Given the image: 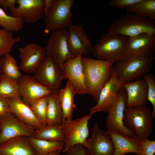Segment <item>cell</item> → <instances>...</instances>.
Wrapping results in <instances>:
<instances>
[{
    "label": "cell",
    "mask_w": 155,
    "mask_h": 155,
    "mask_svg": "<svg viewBox=\"0 0 155 155\" xmlns=\"http://www.w3.org/2000/svg\"><path fill=\"white\" fill-rule=\"evenodd\" d=\"M82 64L86 86L90 94L97 102L101 89L111 75L114 63L83 56Z\"/></svg>",
    "instance_id": "1"
},
{
    "label": "cell",
    "mask_w": 155,
    "mask_h": 155,
    "mask_svg": "<svg viewBox=\"0 0 155 155\" xmlns=\"http://www.w3.org/2000/svg\"><path fill=\"white\" fill-rule=\"evenodd\" d=\"M128 38L108 33L103 34L93 46L91 53L98 59L109 61L114 63L118 62L129 54Z\"/></svg>",
    "instance_id": "2"
},
{
    "label": "cell",
    "mask_w": 155,
    "mask_h": 155,
    "mask_svg": "<svg viewBox=\"0 0 155 155\" xmlns=\"http://www.w3.org/2000/svg\"><path fill=\"white\" fill-rule=\"evenodd\" d=\"M154 56L148 57L129 54L121 60L114 63L113 69L117 78L126 83L142 78L152 69Z\"/></svg>",
    "instance_id": "3"
},
{
    "label": "cell",
    "mask_w": 155,
    "mask_h": 155,
    "mask_svg": "<svg viewBox=\"0 0 155 155\" xmlns=\"http://www.w3.org/2000/svg\"><path fill=\"white\" fill-rule=\"evenodd\" d=\"M108 33L128 37L147 33L155 35V21L150 18L128 13L123 15L113 22Z\"/></svg>",
    "instance_id": "4"
},
{
    "label": "cell",
    "mask_w": 155,
    "mask_h": 155,
    "mask_svg": "<svg viewBox=\"0 0 155 155\" xmlns=\"http://www.w3.org/2000/svg\"><path fill=\"white\" fill-rule=\"evenodd\" d=\"M152 117L150 108L146 105L125 108L124 123L141 140L148 138L152 131Z\"/></svg>",
    "instance_id": "5"
},
{
    "label": "cell",
    "mask_w": 155,
    "mask_h": 155,
    "mask_svg": "<svg viewBox=\"0 0 155 155\" xmlns=\"http://www.w3.org/2000/svg\"><path fill=\"white\" fill-rule=\"evenodd\" d=\"M92 115L90 114L74 120L63 119L60 126L65 133L63 153L76 145L86 146L89 134L88 122Z\"/></svg>",
    "instance_id": "6"
},
{
    "label": "cell",
    "mask_w": 155,
    "mask_h": 155,
    "mask_svg": "<svg viewBox=\"0 0 155 155\" xmlns=\"http://www.w3.org/2000/svg\"><path fill=\"white\" fill-rule=\"evenodd\" d=\"M74 0H53L44 19L45 32L47 33L65 28L71 24L73 18L71 7Z\"/></svg>",
    "instance_id": "7"
},
{
    "label": "cell",
    "mask_w": 155,
    "mask_h": 155,
    "mask_svg": "<svg viewBox=\"0 0 155 155\" xmlns=\"http://www.w3.org/2000/svg\"><path fill=\"white\" fill-rule=\"evenodd\" d=\"M127 101V94L123 87L116 100L108 111L105 126L107 129L119 132L131 137L136 136L134 132L125 125L123 121Z\"/></svg>",
    "instance_id": "8"
},
{
    "label": "cell",
    "mask_w": 155,
    "mask_h": 155,
    "mask_svg": "<svg viewBox=\"0 0 155 155\" xmlns=\"http://www.w3.org/2000/svg\"><path fill=\"white\" fill-rule=\"evenodd\" d=\"M67 34L65 28L53 31L44 48L46 55L51 57L60 67L64 62L75 57L69 50Z\"/></svg>",
    "instance_id": "9"
},
{
    "label": "cell",
    "mask_w": 155,
    "mask_h": 155,
    "mask_svg": "<svg viewBox=\"0 0 155 155\" xmlns=\"http://www.w3.org/2000/svg\"><path fill=\"white\" fill-rule=\"evenodd\" d=\"M34 73L38 81L57 94L63 78L60 68L51 57L47 56Z\"/></svg>",
    "instance_id": "10"
},
{
    "label": "cell",
    "mask_w": 155,
    "mask_h": 155,
    "mask_svg": "<svg viewBox=\"0 0 155 155\" xmlns=\"http://www.w3.org/2000/svg\"><path fill=\"white\" fill-rule=\"evenodd\" d=\"M35 131L9 113L0 118V146L19 136L34 137Z\"/></svg>",
    "instance_id": "11"
},
{
    "label": "cell",
    "mask_w": 155,
    "mask_h": 155,
    "mask_svg": "<svg viewBox=\"0 0 155 155\" xmlns=\"http://www.w3.org/2000/svg\"><path fill=\"white\" fill-rule=\"evenodd\" d=\"M82 55H79L64 62L60 67L63 79H68L77 94H90L86 86L82 64Z\"/></svg>",
    "instance_id": "12"
},
{
    "label": "cell",
    "mask_w": 155,
    "mask_h": 155,
    "mask_svg": "<svg viewBox=\"0 0 155 155\" xmlns=\"http://www.w3.org/2000/svg\"><path fill=\"white\" fill-rule=\"evenodd\" d=\"M125 83L117 78L113 69L110 79L100 91L96 104L90 108V114L107 112L116 100Z\"/></svg>",
    "instance_id": "13"
},
{
    "label": "cell",
    "mask_w": 155,
    "mask_h": 155,
    "mask_svg": "<svg viewBox=\"0 0 155 155\" xmlns=\"http://www.w3.org/2000/svg\"><path fill=\"white\" fill-rule=\"evenodd\" d=\"M18 82L21 97L30 107L37 100L52 92L49 87L39 82L34 76L22 75Z\"/></svg>",
    "instance_id": "14"
},
{
    "label": "cell",
    "mask_w": 155,
    "mask_h": 155,
    "mask_svg": "<svg viewBox=\"0 0 155 155\" xmlns=\"http://www.w3.org/2000/svg\"><path fill=\"white\" fill-rule=\"evenodd\" d=\"M67 27V43L70 53L75 56L81 55L89 57L93 46L82 27L71 24Z\"/></svg>",
    "instance_id": "15"
},
{
    "label": "cell",
    "mask_w": 155,
    "mask_h": 155,
    "mask_svg": "<svg viewBox=\"0 0 155 155\" xmlns=\"http://www.w3.org/2000/svg\"><path fill=\"white\" fill-rule=\"evenodd\" d=\"M44 0H16L17 7L9 10L8 15L34 24L44 17Z\"/></svg>",
    "instance_id": "16"
},
{
    "label": "cell",
    "mask_w": 155,
    "mask_h": 155,
    "mask_svg": "<svg viewBox=\"0 0 155 155\" xmlns=\"http://www.w3.org/2000/svg\"><path fill=\"white\" fill-rule=\"evenodd\" d=\"M86 147L90 155H113L114 146L107 132L100 129L98 124L95 123L91 136L87 140Z\"/></svg>",
    "instance_id": "17"
},
{
    "label": "cell",
    "mask_w": 155,
    "mask_h": 155,
    "mask_svg": "<svg viewBox=\"0 0 155 155\" xmlns=\"http://www.w3.org/2000/svg\"><path fill=\"white\" fill-rule=\"evenodd\" d=\"M20 69L28 74L34 73L46 57L44 50L36 44H31L19 49Z\"/></svg>",
    "instance_id": "18"
},
{
    "label": "cell",
    "mask_w": 155,
    "mask_h": 155,
    "mask_svg": "<svg viewBox=\"0 0 155 155\" xmlns=\"http://www.w3.org/2000/svg\"><path fill=\"white\" fill-rule=\"evenodd\" d=\"M7 99L11 113L18 119L36 130L41 129L44 126L36 116L31 107L21 97Z\"/></svg>",
    "instance_id": "19"
},
{
    "label": "cell",
    "mask_w": 155,
    "mask_h": 155,
    "mask_svg": "<svg viewBox=\"0 0 155 155\" xmlns=\"http://www.w3.org/2000/svg\"><path fill=\"white\" fill-rule=\"evenodd\" d=\"M123 88L127 94L126 108H132L146 105L147 101L148 86L146 81L141 78L134 81L125 83Z\"/></svg>",
    "instance_id": "20"
},
{
    "label": "cell",
    "mask_w": 155,
    "mask_h": 155,
    "mask_svg": "<svg viewBox=\"0 0 155 155\" xmlns=\"http://www.w3.org/2000/svg\"><path fill=\"white\" fill-rule=\"evenodd\" d=\"M129 54L144 56H154L155 53V35L143 33L128 37Z\"/></svg>",
    "instance_id": "21"
},
{
    "label": "cell",
    "mask_w": 155,
    "mask_h": 155,
    "mask_svg": "<svg viewBox=\"0 0 155 155\" xmlns=\"http://www.w3.org/2000/svg\"><path fill=\"white\" fill-rule=\"evenodd\" d=\"M111 136L114 146L113 155H124L130 153L138 154L141 139L137 136L131 137L113 130L106 131Z\"/></svg>",
    "instance_id": "22"
},
{
    "label": "cell",
    "mask_w": 155,
    "mask_h": 155,
    "mask_svg": "<svg viewBox=\"0 0 155 155\" xmlns=\"http://www.w3.org/2000/svg\"><path fill=\"white\" fill-rule=\"evenodd\" d=\"M0 155H36L28 137L20 136L0 146Z\"/></svg>",
    "instance_id": "23"
},
{
    "label": "cell",
    "mask_w": 155,
    "mask_h": 155,
    "mask_svg": "<svg viewBox=\"0 0 155 155\" xmlns=\"http://www.w3.org/2000/svg\"><path fill=\"white\" fill-rule=\"evenodd\" d=\"M76 94L72 85L67 80L65 87L60 89L57 94L63 111V119H72L75 107L74 99Z\"/></svg>",
    "instance_id": "24"
},
{
    "label": "cell",
    "mask_w": 155,
    "mask_h": 155,
    "mask_svg": "<svg viewBox=\"0 0 155 155\" xmlns=\"http://www.w3.org/2000/svg\"><path fill=\"white\" fill-rule=\"evenodd\" d=\"M46 116V125H60L63 119V111L57 94L53 92L48 96Z\"/></svg>",
    "instance_id": "25"
},
{
    "label": "cell",
    "mask_w": 155,
    "mask_h": 155,
    "mask_svg": "<svg viewBox=\"0 0 155 155\" xmlns=\"http://www.w3.org/2000/svg\"><path fill=\"white\" fill-rule=\"evenodd\" d=\"M36 155H47L53 152L63 151V142L52 141L38 139L33 137H28Z\"/></svg>",
    "instance_id": "26"
},
{
    "label": "cell",
    "mask_w": 155,
    "mask_h": 155,
    "mask_svg": "<svg viewBox=\"0 0 155 155\" xmlns=\"http://www.w3.org/2000/svg\"><path fill=\"white\" fill-rule=\"evenodd\" d=\"M34 137L49 141L63 142L65 133L60 125H46L36 130Z\"/></svg>",
    "instance_id": "27"
},
{
    "label": "cell",
    "mask_w": 155,
    "mask_h": 155,
    "mask_svg": "<svg viewBox=\"0 0 155 155\" xmlns=\"http://www.w3.org/2000/svg\"><path fill=\"white\" fill-rule=\"evenodd\" d=\"M129 13L155 20V0H142L126 9Z\"/></svg>",
    "instance_id": "28"
},
{
    "label": "cell",
    "mask_w": 155,
    "mask_h": 155,
    "mask_svg": "<svg viewBox=\"0 0 155 155\" xmlns=\"http://www.w3.org/2000/svg\"><path fill=\"white\" fill-rule=\"evenodd\" d=\"M0 96L6 98L21 97L18 81L2 74L0 80Z\"/></svg>",
    "instance_id": "29"
},
{
    "label": "cell",
    "mask_w": 155,
    "mask_h": 155,
    "mask_svg": "<svg viewBox=\"0 0 155 155\" xmlns=\"http://www.w3.org/2000/svg\"><path fill=\"white\" fill-rule=\"evenodd\" d=\"M24 22L21 18L7 14L0 7V26L2 28L12 32L19 31L23 28Z\"/></svg>",
    "instance_id": "30"
},
{
    "label": "cell",
    "mask_w": 155,
    "mask_h": 155,
    "mask_svg": "<svg viewBox=\"0 0 155 155\" xmlns=\"http://www.w3.org/2000/svg\"><path fill=\"white\" fill-rule=\"evenodd\" d=\"M20 41V38L14 37L12 32L0 28V56L9 54L14 45Z\"/></svg>",
    "instance_id": "31"
},
{
    "label": "cell",
    "mask_w": 155,
    "mask_h": 155,
    "mask_svg": "<svg viewBox=\"0 0 155 155\" xmlns=\"http://www.w3.org/2000/svg\"><path fill=\"white\" fill-rule=\"evenodd\" d=\"M2 73L12 80L18 81L22 75L15 58L9 54L3 57Z\"/></svg>",
    "instance_id": "32"
},
{
    "label": "cell",
    "mask_w": 155,
    "mask_h": 155,
    "mask_svg": "<svg viewBox=\"0 0 155 155\" xmlns=\"http://www.w3.org/2000/svg\"><path fill=\"white\" fill-rule=\"evenodd\" d=\"M48 96L37 100L30 106L36 116L44 126L46 125V116L48 104Z\"/></svg>",
    "instance_id": "33"
},
{
    "label": "cell",
    "mask_w": 155,
    "mask_h": 155,
    "mask_svg": "<svg viewBox=\"0 0 155 155\" xmlns=\"http://www.w3.org/2000/svg\"><path fill=\"white\" fill-rule=\"evenodd\" d=\"M143 79L146 82L147 86V100L153 106L151 115L153 118L155 117V81L154 75L152 74H148L144 76Z\"/></svg>",
    "instance_id": "34"
},
{
    "label": "cell",
    "mask_w": 155,
    "mask_h": 155,
    "mask_svg": "<svg viewBox=\"0 0 155 155\" xmlns=\"http://www.w3.org/2000/svg\"><path fill=\"white\" fill-rule=\"evenodd\" d=\"M155 141L148 138L141 140L139 147L138 155H154Z\"/></svg>",
    "instance_id": "35"
},
{
    "label": "cell",
    "mask_w": 155,
    "mask_h": 155,
    "mask_svg": "<svg viewBox=\"0 0 155 155\" xmlns=\"http://www.w3.org/2000/svg\"><path fill=\"white\" fill-rule=\"evenodd\" d=\"M142 0H111L109 5L113 7L123 9L139 3Z\"/></svg>",
    "instance_id": "36"
},
{
    "label": "cell",
    "mask_w": 155,
    "mask_h": 155,
    "mask_svg": "<svg viewBox=\"0 0 155 155\" xmlns=\"http://www.w3.org/2000/svg\"><path fill=\"white\" fill-rule=\"evenodd\" d=\"M66 153V155H90L87 148L81 144L73 146Z\"/></svg>",
    "instance_id": "37"
},
{
    "label": "cell",
    "mask_w": 155,
    "mask_h": 155,
    "mask_svg": "<svg viewBox=\"0 0 155 155\" xmlns=\"http://www.w3.org/2000/svg\"><path fill=\"white\" fill-rule=\"evenodd\" d=\"M9 113L7 98L0 96V118Z\"/></svg>",
    "instance_id": "38"
},
{
    "label": "cell",
    "mask_w": 155,
    "mask_h": 155,
    "mask_svg": "<svg viewBox=\"0 0 155 155\" xmlns=\"http://www.w3.org/2000/svg\"><path fill=\"white\" fill-rule=\"evenodd\" d=\"M16 0H0V7L6 11L12 10L16 7Z\"/></svg>",
    "instance_id": "39"
},
{
    "label": "cell",
    "mask_w": 155,
    "mask_h": 155,
    "mask_svg": "<svg viewBox=\"0 0 155 155\" xmlns=\"http://www.w3.org/2000/svg\"><path fill=\"white\" fill-rule=\"evenodd\" d=\"M53 0H44V16L49 11L53 3Z\"/></svg>",
    "instance_id": "40"
},
{
    "label": "cell",
    "mask_w": 155,
    "mask_h": 155,
    "mask_svg": "<svg viewBox=\"0 0 155 155\" xmlns=\"http://www.w3.org/2000/svg\"><path fill=\"white\" fill-rule=\"evenodd\" d=\"M2 65H3V58L1 56H0V80L2 75Z\"/></svg>",
    "instance_id": "41"
},
{
    "label": "cell",
    "mask_w": 155,
    "mask_h": 155,
    "mask_svg": "<svg viewBox=\"0 0 155 155\" xmlns=\"http://www.w3.org/2000/svg\"><path fill=\"white\" fill-rule=\"evenodd\" d=\"M60 152L59 151L53 152L49 153L47 155H60Z\"/></svg>",
    "instance_id": "42"
}]
</instances>
